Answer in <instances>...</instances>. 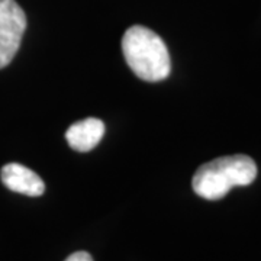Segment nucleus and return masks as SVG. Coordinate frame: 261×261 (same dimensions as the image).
I'll return each instance as SVG.
<instances>
[{"label":"nucleus","mask_w":261,"mask_h":261,"mask_svg":"<svg viewBox=\"0 0 261 261\" xmlns=\"http://www.w3.org/2000/svg\"><path fill=\"white\" fill-rule=\"evenodd\" d=\"M257 177L255 161L244 154L219 157L196 170L192 187L206 200H219L237 186H248Z\"/></svg>","instance_id":"nucleus-1"},{"label":"nucleus","mask_w":261,"mask_h":261,"mask_svg":"<svg viewBox=\"0 0 261 261\" xmlns=\"http://www.w3.org/2000/svg\"><path fill=\"white\" fill-rule=\"evenodd\" d=\"M122 53L130 70L145 82H161L170 74L167 45L151 29L141 25L130 27L122 38Z\"/></svg>","instance_id":"nucleus-2"},{"label":"nucleus","mask_w":261,"mask_h":261,"mask_svg":"<svg viewBox=\"0 0 261 261\" xmlns=\"http://www.w3.org/2000/svg\"><path fill=\"white\" fill-rule=\"evenodd\" d=\"M27 31V15L15 0H0V68L12 63Z\"/></svg>","instance_id":"nucleus-3"},{"label":"nucleus","mask_w":261,"mask_h":261,"mask_svg":"<svg viewBox=\"0 0 261 261\" xmlns=\"http://www.w3.org/2000/svg\"><path fill=\"white\" fill-rule=\"evenodd\" d=\"M2 183L12 192L20 195L38 197L45 192V185L42 178L34 173L31 168L18 163H9L2 167L0 171Z\"/></svg>","instance_id":"nucleus-4"},{"label":"nucleus","mask_w":261,"mask_h":261,"mask_svg":"<svg viewBox=\"0 0 261 261\" xmlns=\"http://www.w3.org/2000/svg\"><path fill=\"white\" fill-rule=\"evenodd\" d=\"M105 135V123L97 118H87L73 123L67 132L68 145L79 152H87L100 142Z\"/></svg>","instance_id":"nucleus-5"},{"label":"nucleus","mask_w":261,"mask_h":261,"mask_svg":"<svg viewBox=\"0 0 261 261\" xmlns=\"http://www.w3.org/2000/svg\"><path fill=\"white\" fill-rule=\"evenodd\" d=\"M65 261H93L92 255L86 251H77L73 252L71 255H68Z\"/></svg>","instance_id":"nucleus-6"}]
</instances>
